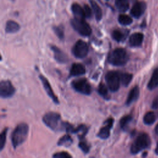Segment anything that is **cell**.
Here are the masks:
<instances>
[{"mask_svg":"<svg viewBox=\"0 0 158 158\" xmlns=\"http://www.w3.org/2000/svg\"><path fill=\"white\" fill-rule=\"evenodd\" d=\"M71 85L76 91L82 94L89 95L91 93V85L86 78L75 80L72 82Z\"/></svg>","mask_w":158,"mask_h":158,"instance_id":"52a82bcc","label":"cell"},{"mask_svg":"<svg viewBox=\"0 0 158 158\" xmlns=\"http://www.w3.org/2000/svg\"><path fill=\"white\" fill-rule=\"evenodd\" d=\"M20 29V25L14 20H8L6 25L5 30L7 33H14L17 32Z\"/></svg>","mask_w":158,"mask_h":158,"instance_id":"ac0fdd59","label":"cell"},{"mask_svg":"<svg viewBox=\"0 0 158 158\" xmlns=\"http://www.w3.org/2000/svg\"><path fill=\"white\" fill-rule=\"evenodd\" d=\"M7 130H8V128H6L1 133V135H0V149L1 150H2L5 146Z\"/></svg>","mask_w":158,"mask_h":158,"instance_id":"1f68e13d","label":"cell"},{"mask_svg":"<svg viewBox=\"0 0 158 158\" xmlns=\"http://www.w3.org/2000/svg\"><path fill=\"white\" fill-rule=\"evenodd\" d=\"M71 9L74 17L79 19H85L86 18L83 7L77 3H73L72 5Z\"/></svg>","mask_w":158,"mask_h":158,"instance_id":"2e32d148","label":"cell"},{"mask_svg":"<svg viewBox=\"0 0 158 158\" xmlns=\"http://www.w3.org/2000/svg\"><path fill=\"white\" fill-rule=\"evenodd\" d=\"M44 123L50 129L56 130L59 128L60 122V115L59 114L54 112H49L46 114L43 117Z\"/></svg>","mask_w":158,"mask_h":158,"instance_id":"5b68a950","label":"cell"},{"mask_svg":"<svg viewBox=\"0 0 158 158\" xmlns=\"http://www.w3.org/2000/svg\"><path fill=\"white\" fill-rule=\"evenodd\" d=\"M114 120L111 118H108L104 122L105 125L102 127L100 130L98 132V136L101 139H106L110 136V131L111 130V128L113 126Z\"/></svg>","mask_w":158,"mask_h":158,"instance_id":"30bf717a","label":"cell"},{"mask_svg":"<svg viewBox=\"0 0 158 158\" xmlns=\"http://www.w3.org/2000/svg\"><path fill=\"white\" fill-rule=\"evenodd\" d=\"M52 157L55 158H69V157H72V156L70 155V154H69L68 152L63 151V152H59L54 154L52 156Z\"/></svg>","mask_w":158,"mask_h":158,"instance_id":"d6a6232c","label":"cell"},{"mask_svg":"<svg viewBox=\"0 0 158 158\" xmlns=\"http://www.w3.org/2000/svg\"><path fill=\"white\" fill-rule=\"evenodd\" d=\"M70 23L73 29L81 36H88L91 35V28L85 19H79L74 17L71 20Z\"/></svg>","mask_w":158,"mask_h":158,"instance_id":"277c9868","label":"cell"},{"mask_svg":"<svg viewBox=\"0 0 158 158\" xmlns=\"http://www.w3.org/2000/svg\"><path fill=\"white\" fill-rule=\"evenodd\" d=\"M155 131H156V134L158 135V123H157V125H156V127L155 128Z\"/></svg>","mask_w":158,"mask_h":158,"instance_id":"d590c367","label":"cell"},{"mask_svg":"<svg viewBox=\"0 0 158 158\" xmlns=\"http://www.w3.org/2000/svg\"><path fill=\"white\" fill-rule=\"evenodd\" d=\"M143 35L141 33H133L129 38V44L132 47H138L140 46L143 41Z\"/></svg>","mask_w":158,"mask_h":158,"instance_id":"9a60e30c","label":"cell"},{"mask_svg":"<svg viewBox=\"0 0 158 158\" xmlns=\"http://www.w3.org/2000/svg\"><path fill=\"white\" fill-rule=\"evenodd\" d=\"M86 72V69L85 66L80 63H74L72 64L70 70V77H77L84 75Z\"/></svg>","mask_w":158,"mask_h":158,"instance_id":"5bb4252c","label":"cell"},{"mask_svg":"<svg viewBox=\"0 0 158 158\" xmlns=\"http://www.w3.org/2000/svg\"><path fill=\"white\" fill-rule=\"evenodd\" d=\"M131 120H132V117L130 115H127L123 117L120 120V125L121 128L123 130H126Z\"/></svg>","mask_w":158,"mask_h":158,"instance_id":"484cf974","label":"cell"},{"mask_svg":"<svg viewBox=\"0 0 158 158\" xmlns=\"http://www.w3.org/2000/svg\"><path fill=\"white\" fill-rule=\"evenodd\" d=\"M72 52L73 55L78 59L85 57L88 52V46L87 43L81 40L76 42L72 48Z\"/></svg>","mask_w":158,"mask_h":158,"instance_id":"ba28073f","label":"cell"},{"mask_svg":"<svg viewBox=\"0 0 158 158\" xmlns=\"http://www.w3.org/2000/svg\"><path fill=\"white\" fill-rule=\"evenodd\" d=\"M156 153L157 154H158V144H157V147H156Z\"/></svg>","mask_w":158,"mask_h":158,"instance_id":"8d00e7d4","label":"cell"},{"mask_svg":"<svg viewBox=\"0 0 158 158\" xmlns=\"http://www.w3.org/2000/svg\"><path fill=\"white\" fill-rule=\"evenodd\" d=\"M118 22L122 25H129L133 22L132 19L130 16L125 14H120L118 16Z\"/></svg>","mask_w":158,"mask_h":158,"instance_id":"4316f807","label":"cell"},{"mask_svg":"<svg viewBox=\"0 0 158 158\" xmlns=\"http://www.w3.org/2000/svg\"><path fill=\"white\" fill-rule=\"evenodd\" d=\"M139 88L136 86L135 87H133L130 91L129 92V94L128 95L127 101H126V104L127 105H130L132 102H133L134 101H135L138 96H139Z\"/></svg>","mask_w":158,"mask_h":158,"instance_id":"e0dca14e","label":"cell"},{"mask_svg":"<svg viewBox=\"0 0 158 158\" xmlns=\"http://www.w3.org/2000/svg\"><path fill=\"white\" fill-rule=\"evenodd\" d=\"M39 78L43 84V86L46 92V93L48 94V95L52 99V100L54 102H55L56 104H59V101L57 98V96L55 95L54 93L52 91V89L51 86V85L49 83V82L48 81V80H47V78L46 77H44V76H43L42 75H40L39 76Z\"/></svg>","mask_w":158,"mask_h":158,"instance_id":"8fae6325","label":"cell"},{"mask_svg":"<svg viewBox=\"0 0 158 158\" xmlns=\"http://www.w3.org/2000/svg\"><path fill=\"white\" fill-rule=\"evenodd\" d=\"M78 146L79 148L81 149V150L85 154L88 153L90 149V147L89 146L88 144V143H86V141H85L84 138L80 139V141L79 142L78 144Z\"/></svg>","mask_w":158,"mask_h":158,"instance_id":"4dcf8cb0","label":"cell"},{"mask_svg":"<svg viewBox=\"0 0 158 158\" xmlns=\"http://www.w3.org/2000/svg\"><path fill=\"white\" fill-rule=\"evenodd\" d=\"M53 30L57 36L60 40H63L64 38V27L61 25L59 26H55L53 27Z\"/></svg>","mask_w":158,"mask_h":158,"instance_id":"f546056e","label":"cell"},{"mask_svg":"<svg viewBox=\"0 0 158 158\" xmlns=\"http://www.w3.org/2000/svg\"><path fill=\"white\" fill-rule=\"evenodd\" d=\"M93 12H94L95 18L97 21H99L102 17V12L101 7L94 0H89Z\"/></svg>","mask_w":158,"mask_h":158,"instance_id":"d6986e66","label":"cell"},{"mask_svg":"<svg viewBox=\"0 0 158 158\" xmlns=\"http://www.w3.org/2000/svg\"><path fill=\"white\" fill-rule=\"evenodd\" d=\"M108 87H107L104 84L101 83L99 84L98 88V93L104 99H109V96L108 94Z\"/></svg>","mask_w":158,"mask_h":158,"instance_id":"d4e9b609","label":"cell"},{"mask_svg":"<svg viewBox=\"0 0 158 158\" xmlns=\"http://www.w3.org/2000/svg\"><path fill=\"white\" fill-rule=\"evenodd\" d=\"M155 120L156 116L153 112H147L143 117V122L146 125H151L155 122Z\"/></svg>","mask_w":158,"mask_h":158,"instance_id":"cb8c5ba5","label":"cell"},{"mask_svg":"<svg viewBox=\"0 0 158 158\" xmlns=\"http://www.w3.org/2000/svg\"><path fill=\"white\" fill-rule=\"evenodd\" d=\"M152 107L154 109H158V96H157L153 101Z\"/></svg>","mask_w":158,"mask_h":158,"instance_id":"e575fe53","label":"cell"},{"mask_svg":"<svg viewBox=\"0 0 158 158\" xmlns=\"http://www.w3.org/2000/svg\"><path fill=\"white\" fill-rule=\"evenodd\" d=\"M28 133V126L25 123L19 124L11 135V141L14 149L22 144L26 139Z\"/></svg>","mask_w":158,"mask_h":158,"instance_id":"6da1fadb","label":"cell"},{"mask_svg":"<svg viewBox=\"0 0 158 158\" xmlns=\"http://www.w3.org/2000/svg\"><path fill=\"white\" fill-rule=\"evenodd\" d=\"M112 37L115 41L120 42L125 39V34L120 30H114L112 33Z\"/></svg>","mask_w":158,"mask_h":158,"instance_id":"83f0119b","label":"cell"},{"mask_svg":"<svg viewBox=\"0 0 158 158\" xmlns=\"http://www.w3.org/2000/svg\"><path fill=\"white\" fill-rule=\"evenodd\" d=\"M50 47L51 50L54 52V59L57 62L60 64H64L68 62V56L64 52H63L61 49H60L56 46L51 45L50 46Z\"/></svg>","mask_w":158,"mask_h":158,"instance_id":"7c38bea8","label":"cell"},{"mask_svg":"<svg viewBox=\"0 0 158 158\" xmlns=\"http://www.w3.org/2000/svg\"><path fill=\"white\" fill-rule=\"evenodd\" d=\"M157 86H158V67L154 70L148 84V88L149 89H153Z\"/></svg>","mask_w":158,"mask_h":158,"instance_id":"44dd1931","label":"cell"},{"mask_svg":"<svg viewBox=\"0 0 158 158\" xmlns=\"http://www.w3.org/2000/svg\"><path fill=\"white\" fill-rule=\"evenodd\" d=\"M128 60L127 51L121 48H116L112 51L108 57L109 62L115 66H122L125 65Z\"/></svg>","mask_w":158,"mask_h":158,"instance_id":"7a4b0ae2","label":"cell"},{"mask_svg":"<svg viewBox=\"0 0 158 158\" xmlns=\"http://www.w3.org/2000/svg\"><path fill=\"white\" fill-rule=\"evenodd\" d=\"M15 88L9 80H2L0 82V96L2 98H10L14 95Z\"/></svg>","mask_w":158,"mask_h":158,"instance_id":"9c48e42d","label":"cell"},{"mask_svg":"<svg viewBox=\"0 0 158 158\" xmlns=\"http://www.w3.org/2000/svg\"><path fill=\"white\" fill-rule=\"evenodd\" d=\"M10 1H14L15 0H10Z\"/></svg>","mask_w":158,"mask_h":158,"instance_id":"74e56055","label":"cell"},{"mask_svg":"<svg viewBox=\"0 0 158 158\" xmlns=\"http://www.w3.org/2000/svg\"><path fill=\"white\" fill-rule=\"evenodd\" d=\"M88 127L85 125H80L77 128H73L72 130V133L78 134V138L80 139L84 138L88 132Z\"/></svg>","mask_w":158,"mask_h":158,"instance_id":"ffe728a7","label":"cell"},{"mask_svg":"<svg viewBox=\"0 0 158 158\" xmlns=\"http://www.w3.org/2000/svg\"><path fill=\"white\" fill-rule=\"evenodd\" d=\"M107 86L112 92H116L120 88V77L116 71L108 72L105 77Z\"/></svg>","mask_w":158,"mask_h":158,"instance_id":"8992f818","label":"cell"},{"mask_svg":"<svg viewBox=\"0 0 158 158\" xmlns=\"http://www.w3.org/2000/svg\"><path fill=\"white\" fill-rule=\"evenodd\" d=\"M83 9H84V11H85V17L86 18H90L91 17V15H92V11H93V10L87 4H85L84 5Z\"/></svg>","mask_w":158,"mask_h":158,"instance_id":"836d02e7","label":"cell"},{"mask_svg":"<svg viewBox=\"0 0 158 158\" xmlns=\"http://www.w3.org/2000/svg\"><path fill=\"white\" fill-rule=\"evenodd\" d=\"M151 144L149 136L146 133L139 135L131 146L130 151L132 154L138 153L141 150L148 148Z\"/></svg>","mask_w":158,"mask_h":158,"instance_id":"3957f363","label":"cell"},{"mask_svg":"<svg viewBox=\"0 0 158 158\" xmlns=\"http://www.w3.org/2000/svg\"><path fill=\"white\" fill-rule=\"evenodd\" d=\"M146 9V4L145 2H136L130 10V14L133 17L135 18H139L144 14Z\"/></svg>","mask_w":158,"mask_h":158,"instance_id":"4fadbf2b","label":"cell"},{"mask_svg":"<svg viewBox=\"0 0 158 158\" xmlns=\"http://www.w3.org/2000/svg\"><path fill=\"white\" fill-rule=\"evenodd\" d=\"M115 4L120 12H124L129 8V0H115Z\"/></svg>","mask_w":158,"mask_h":158,"instance_id":"7402d4cb","label":"cell"},{"mask_svg":"<svg viewBox=\"0 0 158 158\" xmlns=\"http://www.w3.org/2000/svg\"><path fill=\"white\" fill-rule=\"evenodd\" d=\"M73 143V139L71 136L69 135H65L62 136L57 142L58 146H69Z\"/></svg>","mask_w":158,"mask_h":158,"instance_id":"603a6c76","label":"cell"},{"mask_svg":"<svg viewBox=\"0 0 158 158\" xmlns=\"http://www.w3.org/2000/svg\"><path fill=\"white\" fill-rule=\"evenodd\" d=\"M133 78V75L131 73H123L120 75V81L122 85L125 86H127L131 82Z\"/></svg>","mask_w":158,"mask_h":158,"instance_id":"f1b7e54d","label":"cell"}]
</instances>
